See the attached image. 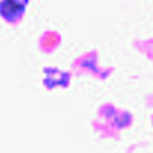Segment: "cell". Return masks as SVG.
<instances>
[{
	"instance_id": "1",
	"label": "cell",
	"mask_w": 153,
	"mask_h": 153,
	"mask_svg": "<svg viewBox=\"0 0 153 153\" xmlns=\"http://www.w3.org/2000/svg\"><path fill=\"white\" fill-rule=\"evenodd\" d=\"M28 0H0V15L7 22H18L25 13Z\"/></svg>"
}]
</instances>
